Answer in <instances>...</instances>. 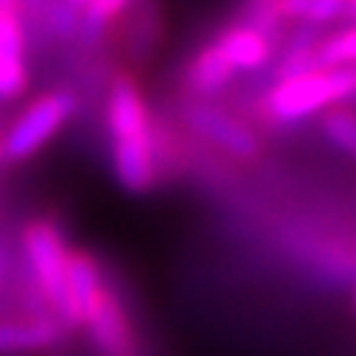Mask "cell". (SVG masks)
Instances as JSON below:
<instances>
[{
    "label": "cell",
    "instance_id": "1",
    "mask_svg": "<svg viewBox=\"0 0 356 356\" xmlns=\"http://www.w3.org/2000/svg\"><path fill=\"white\" fill-rule=\"evenodd\" d=\"M107 129L113 140V168L121 188L129 194L149 191L157 177L154 135L143 96L129 76H118L110 87Z\"/></svg>",
    "mask_w": 356,
    "mask_h": 356
},
{
    "label": "cell",
    "instance_id": "2",
    "mask_svg": "<svg viewBox=\"0 0 356 356\" xmlns=\"http://www.w3.org/2000/svg\"><path fill=\"white\" fill-rule=\"evenodd\" d=\"M356 102V67H306L300 73L284 76L264 96V113L270 121L292 127L314 118L317 113H331Z\"/></svg>",
    "mask_w": 356,
    "mask_h": 356
},
{
    "label": "cell",
    "instance_id": "3",
    "mask_svg": "<svg viewBox=\"0 0 356 356\" xmlns=\"http://www.w3.org/2000/svg\"><path fill=\"white\" fill-rule=\"evenodd\" d=\"M23 250L31 261L34 278L56 312V323L62 328H76V314L67 295V258L70 250L65 244L62 230L51 219H37L23 230Z\"/></svg>",
    "mask_w": 356,
    "mask_h": 356
},
{
    "label": "cell",
    "instance_id": "4",
    "mask_svg": "<svg viewBox=\"0 0 356 356\" xmlns=\"http://www.w3.org/2000/svg\"><path fill=\"white\" fill-rule=\"evenodd\" d=\"M76 113V96L70 90H54L42 93L37 102H31L12 129L0 138V157L20 163L37 154Z\"/></svg>",
    "mask_w": 356,
    "mask_h": 356
},
{
    "label": "cell",
    "instance_id": "5",
    "mask_svg": "<svg viewBox=\"0 0 356 356\" xmlns=\"http://www.w3.org/2000/svg\"><path fill=\"white\" fill-rule=\"evenodd\" d=\"M186 121H188V127L202 140L213 143L216 149H222L225 154H230L236 160H252L258 154V138H255V132L244 121L233 118L230 113H225L216 104H208L202 99L191 102L186 107Z\"/></svg>",
    "mask_w": 356,
    "mask_h": 356
},
{
    "label": "cell",
    "instance_id": "6",
    "mask_svg": "<svg viewBox=\"0 0 356 356\" xmlns=\"http://www.w3.org/2000/svg\"><path fill=\"white\" fill-rule=\"evenodd\" d=\"M84 328L90 331L102 356H140L129 314L110 289H104L99 309L84 323Z\"/></svg>",
    "mask_w": 356,
    "mask_h": 356
},
{
    "label": "cell",
    "instance_id": "7",
    "mask_svg": "<svg viewBox=\"0 0 356 356\" xmlns=\"http://www.w3.org/2000/svg\"><path fill=\"white\" fill-rule=\"evenodd\" d=\"M213 48L225 56V62L236 73L261 70V67L270 65V59H273V40H270V34H264L261 29H255L250 23H238L233 29H225L213 40Z\"/></svg>",
    "mask_w": 356,
    "mask_h": 356
},
{
    "label": "cell",
    "instance_id": "8",
    "mask_svg": "<svg viewBox=\"0 0 356 356\" xmlns=\"http://www.w3.org/2000/svg\"><path fill=\"white\" fill-rule=\"evenodd\" d=\"M104 278L93 255L87 252H70L67 258V295H70V306L76 314V325H84L93 317V312L102 303L104 295Z\"/></svg>",
    "mask_w": 356,
    "mask_h": 356
},
{
    "label": "cell",
    "instance_id": "9",
    "mask_svg": "<svg viewBox=\"0 0 356 356\" xmlns=\"http://www.w3.org/2000/svg\"><path fill=\"white\" fill-rule=\"evenodd\" d=\"M62 337V325L51 317L0 323V356L45 350Z\"/></svg>",
    "mask_w": 356,
    "mask_h": 356
},
{
    "label": "cell",
    "instance_id": "10",
    "mask_svg": "<svg viewBox=\"0 0 356 356\" xmlns=\"http://www.w3.org/2000/svg\"><path fill=\"white\" fill-rule=\"evenodd\" d=\"M236 79V70L225 62V56L211 45H205L194 59H191V67H188V90L194 96H213L219 90H225V87Z\"/></svg>",
    "mask_w": 356,
    "mask_h": 356
},
{
    "label": "cell",
    "instance_id": "11",
    "mask_svg": "<svg viewBox=\"0 0 356 356\" xmlns=\"http://www.w3.org/2000/svg\"><path fill=\"white\" fill-rule=\"evenodd\" d=\"M278 17L303 20L309 26L334 23L348 12V0H275Z\"/></svg>",
    "mask_w": 356,
    "mask_h": 356
},
{
    "label": "cell",
    "instance_id": "12",
    "mask_svg": "<svg viewBox=\"0 0 356 356\" xmlns=\"http://www.w3.org/2000/svg\"><path fill=\"white\" fill-rule=\"evenodd\" d=\"M132 3L135 0H90V3H87L81 9V15H79V37H81V42L93 45L104 34V29L115 17H121Z\"/></svg>",
    "mask_w": 356,
    "mask_h": 356
},
{
    "label": "cell",
    "instance_id": "13",
    "mask_svg": "<svg viewBox=\"0 0 356 356\" xmlns=\"http://www.w3.org/2000/svg\"><path fill=\"white\" fill-rule=\"evenodd\" d=\"M314 65L317 67H356V26L320 40L314 48Z\"/></svg>",
    "mask_w": 356,
    "mask_h": 356
},
{
    "label": "cell",
    "instance_id": "14",
    "mask_svg": "<svg viewBox=\"0 0 356 356\" xmlns=\"http://www.w3.org/2000/svg\"><path fill=\"white\" fill-rule=\"evenodd\" d=\"M323 135L345 154L356 160V113L353 110H331L323 115Z\"/></svg>",
    "mask_w": 356,
    "mask_h": 356
},
{
    "label": "cell",
    "instance_id": "15",
    "mask_svg": "<svg viewBox=\"0 0 356 356\" xmlns=\"http://www.w3.org/2000/svg\"><path fill=\"white\" fill-rule=\"evenodd\" d=\"M0 56L26 59V31L15 6H0Z\"/></svg>",
    "mask_w": 356,
    "mask_h": 356
},
{
    "label": "cell",
    "instance_id": "16",
    "mask_svg": "<svg viewBox=\"0 0 356 356\" xmlns=\"http://www.w3.org/2000/svg\"><path fill=\"white\" fill-rule=\"evenodd\" d=\"M29 87V67L26 59L0 56V102L20 99Z\"/></svg>",
    "mask_w": 356,
    "mask_h": 356
},
{
    "label": "cell",
    "instance_id": "17",
    "mask_svg": "<svg viewBox=\"0 0 356 356\" xmlns=\"http://www.w3.org/2000/svg\"><path fill=\"white\" fill-rule=\"evenodd\" d=\"M42 15L51 26V31L62 40H70V37H79V15L67 0H42Z\"/></svg>",
    "mask_w": 356,
    "mask_h": 356
},
{
    "label": "cell",
    "instance_id": "18",
    "mask_svg": "<svg viewBox=\"0 0 356 356\" xmlns=\"http://www.w3.org/2000/svg\"><path fill=\"white\" fill-rule=\"evenodd\" d=\"M67 3H70V6L76 9V12H81V9L87 6V3H90V0H67Z\"/></svg>",
    "mask_w": 356,
    "mask_h": 356
},
{
    "label": "cell",
    "instance_id": "19",
    "mask_svg": "<svg viewBox=\"0 0 356 356\" xmlns=\"http://www.w3.org/2000/svg\"><path fill=\"white\" fill-rule=\"evenodd\" d=\"M348 12H356V0H348Z\"/></svg>",
    "mask_w": 356,
    "mask_h": 356
},
{
    "label": "cell",
    "instance_id": "20",
    "mask_svg": "<svg viewBox=\"0 0 356 356\" xmlns=\"http://www.w3.org/2000/svg\"><path fill=\"white\" fill-rule=\"evenodd\" d=\"M15 3V0H0V6H12Z\"/></svg>",
    "mask_w": 356,
    "mask_h": 356
},
{
    "label": "cell",
    "instance_id": "21",
    "mask_svg": "<svg viewBox=\"0 0 356 356\" xmlns=\"http://www.w3.org/2000/svg\"><path fill=\"white\" fill-rule=\"evenodd\" d=\"M353 309H356V286H353Z\"/></svg>",
    "mask_w": 356,
    "mask_h": 356
},
{
    "label": "cell",
    "instance_id": "22",
    "mask_svg": "<svg viewBox=\"0 0 356 356\" xmlns=\"http://www.w3.org/2000/svg\"><path fill=\"white\" fill-rule=\"evenodd\" d=\"M0 160H3V157H0Z\"/></svg>",
    "mask_w": 356,
    "mask_h": 356
}]
</instances>
